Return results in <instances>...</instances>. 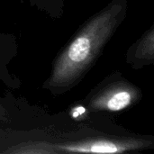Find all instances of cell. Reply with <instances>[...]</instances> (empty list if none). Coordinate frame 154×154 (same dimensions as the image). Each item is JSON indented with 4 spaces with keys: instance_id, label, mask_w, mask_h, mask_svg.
Returning <instances> with one entry per match:
<instances>
[{
    "instance_id": "7a4b0ae2",
    "label": "cell",
    "mask_w": 154,
    "mask_h": 154,
    "mask_svg": "<svg viewBox=\"0 0 154 154\" xmlns=\"http://www.w3.org/2000/svg\"><path fill=\"white\" fill-rule=\"evenodd\" d=\"M138 97L139 91L136 88L123 84L100 92L92 99L91 106L97 110L116 112L127 108Z\"/></svg>"
},
{
    "instance_id": "3957f363",
    "label": "cell",
    "mask_w": 154,
    "mask_h": 154,
    "mask_svg": "<svg viewBox=\"0 0 154 154\" xmlns=\"http://www.w3.org/2000/svg\"><path fill=\"white\" fill-rule=\"evenodd\" d=\"M139 144L119 143L114 141H95L74 145H68L61 147L63 152H97V153H116L124 152L128 150L137 148Z\"/></svg>"
},
{
    "instance_id": "6da1fadb",
    "label": "cell",
    "mask_w": 154,
    "mask_h": 154,
    "mask_svg": "<svg viewBox=\"0 0 154 154\" xmlns=\"http://www.w3.org/2000/svg\"><path fill=\"white\" fill-rule=\"evenodd\" d=\"M125 5L117 0L88 22L57 59L48 88L61 93L82 79L123 20Z\"/></svg>"
}]
</instances>
